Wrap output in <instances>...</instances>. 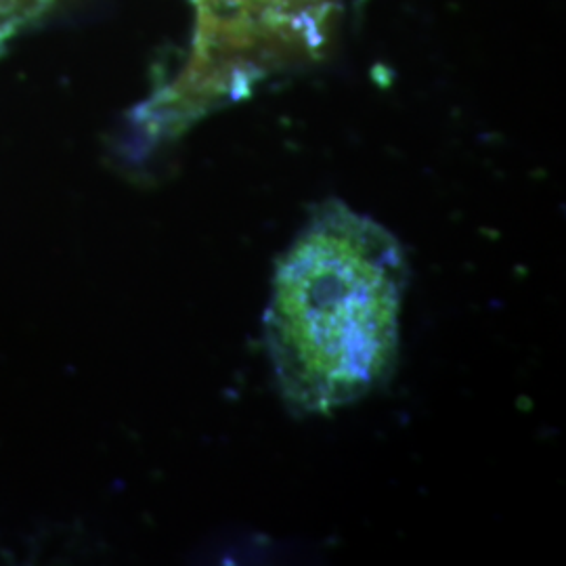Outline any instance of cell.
<instances>
[{"label":"cell","instance_id":"6da1fadb","mask_svg":"<svg viewBox=\"0 0 566 566\" xmlns=\"http://www.w3.org/2000/svg\"><path fill=\"white\" fill-rule=\"evenodd\" d=\"M409 282L399 240L327 200L275 263L264 344L283 405L329 416L388 385L399 364Z\"/></svg>","mask_w":566,"mask_h":566},{"label":"cell","instance_id":"7a4b0ae2","mask_svg":"<svg viewBox=\"0 0 566 566\" xmlns=\"http://www.w3.org/2000/svg\"><path fill=\"white\" fill-rule=\"evenodd\" d=\"M334 0H196L200 21L185 86L206 91L243 72L319 51Z\"/></svg>","mask_w":566,"mask_h":566},{"label":"cell","instance_id":"3957f363","mask_svg":"<svg viewBox=\"0 0 566 566\" xmlns=\"http://www.w3.org/2000/svg\"><path fill=\"white\" fill-rule=\"evenodd\" d=\"M36 2H41V4H49L51 0H36Z\"/></svg>","mask_w":566,"mask_h":566}]
</instances>
